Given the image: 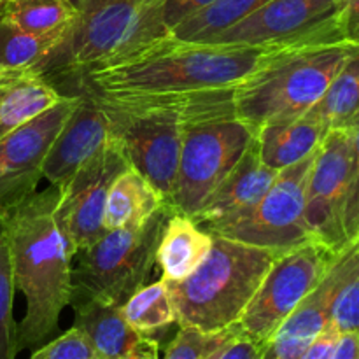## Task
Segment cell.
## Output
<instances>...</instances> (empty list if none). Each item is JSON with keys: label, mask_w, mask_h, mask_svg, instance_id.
Returning <instances> with one entry per match:
<instances>
[{"label": "cell", "mask_w": 359, "mask_h": 359, "mask_svg": "<svg viewBox=\"0 0 359 359\" xmlns=\"http://www.w3.org/2000/svg\"><path fill=\"white\" fill-rule=\"evenodd\" d=\"M305 48L312 46L200 44L161 37L84 70L65 95H84L104 107L186 100L237 90L273 63Z\"/></svg>", "instance_id": "6da1fadb"}, {"label": "cell", "mask_w": 359, "mask_h": 359, "mask_svg": "<svg viewBox=\"0 0 359 359\" xmlns=\"http://www.w3.org/2000/svg\"><path fill=\"white\" fill-rule=\"evenodd\" d=\"M60 191L49 186L28 196L4 221L14 286L27 304L18 349L39 347L56 333L72 294V259L55 221Z\"/></svg>", "instance_id": "7a4b0ae2"}, {"label": "cell", "mask_w": 359, "mask_h": 359, "mask_svg": "<svg viewBox=\"0 0 359 359\" xmlns=\"http://www.w3.org/2000/svg\"><path fill=\"white\" fill-rule=\"evenodd\" d=\"M277 252L212 235L202 265L179 283L165 280L179 326L223 332L237 325Z\"/></svg>", "instance_id": "3957f363"}, {"label": "cell", "mask_w": 359, "mask_h": 359, "mask_svg": "<svg viewBox=\"0 0 359 359\" xmlns=\"http://www.w3.org/2000/svg\"><path fill=\"white\" fill-rule=\"evenodd\" d=\"M359 44L333 42L300 49L233 91V114L258 130L307 114Z\"/></svg>", "instance_id": "277c9868"}, {"label": "cell", "mask_w": 359, "mask_h": 359, "mask_svg": "<svg viewBox=\"0 0 359 359\" xmlns=\"http://www.w3.org/2000/svg\"><path fill=\"white\" fill-rule=\"evenodd\" d=\"M170 214L172 210L163 205L146 223L105 231L95 244L77 252L70 305L79 302L123 305L146 286Z\"/></svg>", "instance_id": "5b68a950"}, {"label": "cell", "mask_w": 359, "mask_h": 359, "mask_svg": "<svg viewBox=\"0 0 359 359\" xmlns=\"http://www.w3.org/2000/svg\"><path fill=\"white\" fill-rule=\"evenodd\" d=\"M160 4L161 0H102L79 18L41 74L65 95L84 70L132 48Z\"/></svg>", "instance_id": "8992f818"}, {"label": "cell", "mask_w": 359, "mask_h": 359, "mask_svg": "<svg viewBox=\"0 0 359 359\" xmlns=\"http://www.w3.org/2000/svg\"><path fill=\"white\" fill-rule=\"evenodd\" d=\"M318 151L280 170L266 195L248 214L203 228L212 235L269 249L277 255L316 242L305 219V191Z\"/></svg>", "instance_id": "52a82bcc"}, {"label": "cell", "mask_w": 359, "mask_h": 359, "mask_svg": "<svg viewBox=\"0 0 359 359\" xmlns=\"http://www.w3.org/2000/svg\"><path fill=\"white\" fill-rule=\"evenodd\" d=\"M255 139L256 130L237 118L191 126L182 144L168 209L195 217Z\"/></svg>", "instance_id": "ba28073f"}, {"label": "cell", "mask_w": 359, "mask_h": 359, "mask_svg": "<svg viewBox=\"0 0 359 359\" xmlns=\"http://www.w3.org/2000/svg\"><path fill=\"white\" fill-rule=\"evenodd\" d=\"M339 255L311 242L277 256L244 314L233 325L238 335L266 344L284 319L316 290Z\"/></svg>", "instance_id": "9c48e42d"}, {"label": "cell", "mask_w": 359, "mask_h": 359, "mask_svg": "<svg viewBox=\"0 0 359 359\" xmlns=\"http://www.w3.org/2000/svg\"><path fill=\"white\" fill-rule=\"evenodd\" d=\"M344 41L340 0H270L251 16L203 44L300 42L321 46Z\"/></svg>", "instance_id": "30bf717a"}, {"label": "cell", "mask_w": 359, "mask_h": 359, "mask_svg": "<svg viewBox=\"0 0 359 359\" xmlns=\"http://www.w3.org/2000/svg\"><path fill=\"white\" fill-rule=\"evenodd\" d=\"M128 167L121 144L111 133L102 149L60 191L55 221L72 256L105 233L104 212L109 188Z\"/></svg>", "instance_id": "8fae6325"}, {"label": "cell", "mask_w": 359, "mask_h": 359, "mask_svg": "<svg viewBox=\"0 0 359 359\" xmlns=\"http://www.w3.org/2000/svg\"><path fill=\"white\" fill-rule=\"evenodd\" d=\"M351 154L353 130L328 132L312 165L305 191V219L312 237L337 255L351 245L346 233Z\"/></svg>", "instance_id": "7c38bea8"}, {"label": "cell", "mask_w": 359, "mask_h": 359, "mask_svg": "<svg viewBox=\"0 0 359 359\" xmlns=\"http://www.w3.org/2000/svg\"><path fill=\"white\" fill-rule=\"evenodd\" d=\"M79 100V95H67L55 107L0 140V223L37 191L46 154Z\"/></svg>", "instance_id": "4fadbf2b"}, {"label": "cell", "mask_w": 359, "mask_h": 359, "mask_svg": "<svg viewBox=\"0 0 359 359\" xmlns=\"http://www.w3.org/2000/svg\"><path fill=\"white\" fill-rule=\"evenodd\" d=\"M358 244H351L337 256L316 290L287 316L263 347L262 359H302L311 344L328 326L330 309L340 283L351 269Z\"/></svg>", "instance_id": "5bb4252c"}, {"label": "cell", "mask_w": 359, "mask_h": 359, "mask_svg": "<svg viewBox=\"0 0 359 359\" xmlns=\"http://www.w3.org/2000/svg\"><path fill=\"white\" fill-rule=\"evenodd\" d=\"M79 97V104L53 140L42 167V179L58 191L72 181L111 137V121L104 107L84 95Z\"/></svg>", "instance_id": "9a60e30c"}, {"label": "cell", "mask_w": 359, "mask_h": 359, "mask_svg": "<svg viewBox=\"0 0 359 359\" xmlns=\"http://www.w3.org/2000/svg\"><path fill=\"white\" fill-rule=\"evenodd\" d=\"M277 174L279 172L262 161L255 139L233 170L214 189L200 212L191 219L200 226H214L244 216L266 195Z\"/></svg>", "instance_id": "2e32d148"}, {"label": "cell", "mask_w": 359, "mask_h": 359, "mask_svg": "<svg viewBox=\"0 0 359 359\" xmlns=\"http://www.w3.org/2000/svg\"><path fill=\"white\" fill-rule=\"evenodd\" d=\"M65 97L39 70H0V140Z\"/></svg>", "instance_id": "e0dca14e"}, {"label": "cell", "mask_w": 359, "mask_h": 359, "mask_svg": "<svg viewBox=\"0 0 359 359\" xmlns=\"http://www.w3.org/2000/svg\"><path fill=\"white\" fill-rule=\"evenodd\" d=\"M210 248L212 233L186 214L172 212L167 217L156 249V265L161 270V279L170 283L184 280L202 265Z\"/></svg>", "instance_id": "ac0fdd59"}, {"label": "cell", "mask_w": 359, "mask_h": 359, "mask_svg": "<svg viewBox=\"0 0 359 359\" xmlns=\"http://www.w3.org/2000/svg\"><path fill=\"white\" fill-rule=\"evenodd\" d=\"M72 307L74 326L86 335L98 359H121L149 339L126 323L121 305L79 302Z\"/></svg>", "instance_id": "d6986e66"}, {"label": "cell", "mask_w": 359, "mask_h": 359, "mask_svg": "<svg viewBox=\"0 0 359 359\" xmlns=\"http://www.w3.org/2000/svg\"><path fill=\"white\" fill-rule=\"evenodd\" d=\"M326 135L325 125L307 112L294 121L262 126L256 146L263 163L280 172L314 154Z\"/></svg>", "instance_id": "ffe728a7"}, {"label": "cell", "mask_w": 359, "mask_h": 359, "mask_svg": "<svg viewBox=\"0 0 359 359\" xmlns=\"http://www.w3.org/2000/svg\"><path fill=\"white\" fill-rule=\"evenodd\" d=\"M163 205V196L135 168H125L109 188L104 212L105 231L139 226Z\"/></svg>", "instance_id": "44dd1931"}, {"label": "cell", "mask_w": 359, "mask_h": 359, "mask_svg": "<svg viewBox=\"0 0 359 359\" xmlns=\"http://www.w3.org/2000/svg\"><path fill=\"white\" fill-rule=\"evenodd\" d=\"M309 114L319 119L328 132L353 130L359 125V46Z\"/></svg>", "instance_id": "7402d4cb"}, {"label": "cell", "mask_w": 359, "mask_h": 359, "mask_svg": "<svg viewBox=\"0 0 359 359\" xmlns=\"http://www.w3.org/2000/svg\"><path fill=\"white\" fill-rule=\"evenodd\" d=\"M2 16L21 32L65 41L79 21V11L69 0H14L6 4Z\"/></svg>", "instance_id": "603a6c76"}, {"label": "cell", "mask_w": 359, "mask_h": 359, "mask_svg": "<svg viewBox=\"0 0 359 359\" xmlns=\"http://www.w3.org/2000/svg\"><path fill=\"white\" fill-rule=\"evenodd\" d=\"M270 0H217L207 9L193 14L174 28L168 39L184 42H210L221 32L228 30L244 18L269 4Z\"/></svg>", "instance_id": "cb8c5ba5"}, {"label": "cell", "mask_w": 359, "mask_h": 359, "mask_svg": "<svg viewBox=\"0 0 359 359\" xmlns=\"http://www.w3.org/2000/svg\"><path fill=\"white\" fill-rule=\"evenodd\" d=\"M121 311L126 323L137 333H140L142 337H149V339L154 333L177 323L174 302H172L167 283L163 279L153 284H146L137 290L121 305Z\"/></svg>", "instance_id": "d4e9b609"}, {"label": "cell", "mask_w": 359, "mask_h": 359, "mask_svg": "<svg viewBox=\"0 0 359 359\" xmlns=\"http://www.w3.org/2000/svg\"><path fill=\"white\" fill-rule=\"evenodd\" d=\"M62 39L41 37L21 32L0 16V70L35 69L41 72Z\"/></svg>", "instance_id": "484cf974"}, {"label": "cell", "mask_w": 359, "mask_h": 359, "mask_svg": "<svg viewBox=\"0 0 359 359\" xmlns=\"http://www.w3.org/2000/svg\"><path fill=\"white\" fill-rule=\"evenodd\" d=\"M14 286L9 242L4 223H0V359H14L18 349V325L14 321Z\"/></svg>", "instance_id": "4316f807"}, {"label": "cell", "mask_w": 359, "mask_h": 359, "mask_svg": "<svg viewBox=\"0 0 359 359\" xmlns=\"http://www.w3.org/2000/svg\"><path fill=\"white\" fill-rule=\"evenodd\" d=\"M237 337L233 326L223 332H203L193 326H181L175 339L167 346L163 359H212Z\"/></svg>", "instance_id": "83f0119b"}, {"label": "cell", "mask_w": 359, "mask_h": 359, "mask_svg": "<svg viewBox=\"0 0 359 359\" xmlns=\"http://www.w3.org/2000/svg\"><path fill=\"white\" fill-rule=\"evenodd\" d=\"M214 2H217V0H161V4L156 7V11H154L149 16V20L146 21L139 39H137V42L132 48L146 44V42L156 41V39L167 37L177 25H181L182 21L191 18L193 14L207 9V7L212 6ZM126 51H128V49H126Z\"/></svg>", "instance_id": "f1b7e54d"}, {"label": "cell", "mask_w": 359, "mask_h": 359, "mask_svg": "<svg viewBox=\"0 0 359 359\" xmlns=\"http://www.w3.org/2000/svg\"><path fill=\"white\" fill-rule=\"evenodd\" d=\"M356 244L353 265L347 270L346 277L333 297L328 323L339 333L359 335V242Z\"/></svg>", "instance_id": "f546056e"}, {"label": "cell", "mask_w": 359, "mask_h": 359, "mask_svg": "<svg viewBox=\"0 0 359 359\" xmlns=\"http://www.w3.org/2000/svg\"><path fill=\"white\" fill-rule=\"evenodd\" d=\"M32 359H98V356L86 335L72 326L58 339L39 347Z\"/></svg>", "instance_id": "4dcf8cb0"}, {"label": "cell", "mask_w": 359, "mask_h": 359, "mask_svg": "<svg viewBox=\"0 0 359 359\" xmlns=\"http://www.w3.org/2000/svg\"><path fill=\"white\" fill-rule=\"evenodd\" d=\"M346 233L349 244L359 242V125L353 128V154L346 200Z\"/></svg>", "instance_id": "1f68e13d"}, {"label": "cell", "mask_w": 359, "mask_h": 359, "mask_svg": "<svg viewBox=\"0 0 359 359\" xmlns=\"http://www.w3.org/2000/svg\"><path fill=\"white\" fill-rule=\"evenodd\" d=\"M265 344L255 342L251 339L238 335L223 347L212 359H262Z\"/></svg>", "instance_id": "d6a6232c"}, {"label": "cell", "mask_w": 359, "mask_h": 359, "mask_svg": "<svg viewBox=\"0 0 359 359\" xmlns=\"http://www.w3.org/2000/svg\"><path fill=\"white\" fill-rule=\"evenodd\" d=\"M340 27L346 41L359 44V0H340Z\"/></svg>", "instance_id": "836d02e7"}, {"label": "cell", "mask_w": 359, "mask_h": 359, "mask_svg": "<svg viewBox=\"0 0 359 359\" xmlns=\"http://www.w3.org/2000/svg\"><path fill=\"white\" fill-rule=\"evenodd\" d=\"M340 333L333 328L332 325L328 323L325 330L321 332V335L311 344L305 354L302 356V359H330L332 358L333 349H335V344L339 340Z\"/></svg>", "instance_id": "e575fe53"}, {"label": "cell", "mask_w": 359, "mask_h": 359, "mask_svg": "<svg viewBox=\"0 0 359 359\" xmlns=\"http://www.w3.org/2000/svg\"><path fill=\"white\" fill-rule=\"evenodd\" d=\"M330 359H359L358 333H340Z\"/></svg>", "instance_id": "d590c367"}, {"label": "cell", "mask_w": 359, "mask_h": 359, "mask_svg": "<svg viewBox=\"0 0 359 359\" xmlns=\"http://www.w3.org/2000/svg\"><path fill=\"white\" fill-rule=\"evenodd\" d=\"M121 359H158V342L153 339H146L142 346Z\"/></svg>", "instance_id": "8d00e7d4"}, {"label": "cell", "mask_w": 359, "mask_h": 359, "mask_svg": "<svg viewBox=\"0 0 359 359\" xmlns=\"http://www.w3.org/2000/svg\"><path fill=\"white\" fill-rule=\"evenodd\" d=\"M69 2L72 4L77 11H79V18H81V16H84V14L90 13L91 9H95V7H97L102 0H69Z\"/></svg>", "instance_id": "74e56055"}, {"label": "cell", "mask_w": 359, "mask_h": 359, "mask_svg": "<svg viewBox=\"0 0 359 359\" xmlns=\"http://www.w3.org/2000/svg\"><path fill=\"white\" fill-rule=\"evenodd\" d=\"M4 11H6V4L0 2V16H2V14H4Z\"/></svg>", "instance_id": "f35d334b"}, {"label": "cell", "mask_w": 359, "mask_h": 359, "mask_svg": "<svg viewBox=\"0 0 359 359\" xmlns=\"http://www.w3.org/2000/svg\"><path fill=\"white\" fill-rule=\"evenodd\" d=\"M0 2H4V4H9V2H14V0H0Z\"/></svg>", "instance_id": "ab89813d"}]
</instances>
